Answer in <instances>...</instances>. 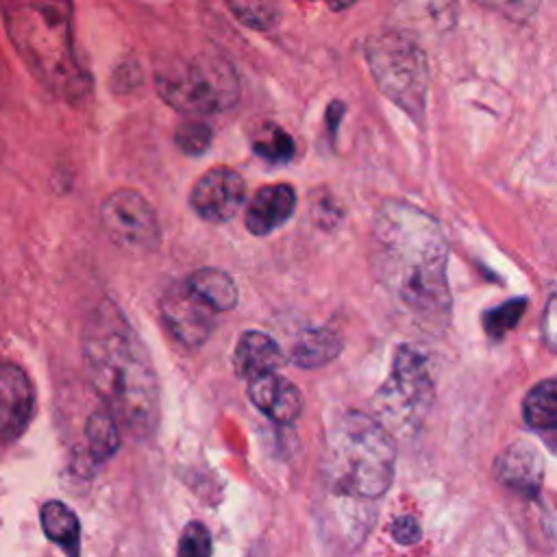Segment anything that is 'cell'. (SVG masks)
Wrapping results in <instances>:
<instances>
[{
    "label": "cell",
    "instance_id": "7",
    "mask_svg": "<svg viewBox=\"0 0 557 557\" xmlns=\"http://www.w3.org/2000/svg\"><path fill=\"white\" fill-rule=\"evenodd\" d=\"M435 396V385L424 357L411 348L400 346L396 350L392 372L379 387L370 413L394 437L409 435L420 429Z\"/></svg>",
    "mask_w": 557,
    "mask_h": 557
},
{
    "label": "cell",
    "instance_id": "21",
    "mask_svg": "<svg viewBox=\"0 0 557 557\" xmlns=\"http://www.w3.org/2000/svg\"><path fill=\"white\" fill-rule=\"evenodd\" d=\"M252 150L263 161L283 165L294 159L296 144H294V137L285 128L268 124V126H261L259 133L252 137Z\"/></svg>",
    "mask_w": 557,
    "mask_h": 557
},
{
    "label": "cell",
    "instance_id": "15",
    "mask_svg": "<svg viewBox=\"0 0 557 557\" xmlns=\"http://www.w3.org/2000/svg\"><path fill=\"white\" fill-rule=\"evenodd\" d=\"M235 372L239 379L252 381L255 376L276 372L285 359L278 344L261 331H246L235 346Z\"/></svg>",
    "mask_w": 557,
    "mask_h": 557
},
{
    "label": "cell",
    "instance_id": "28",
    "mask_svg": "<svg viewBox=\"0 0 557 557\" xmlns=\"http://www.w3.org/2000/svg\"><path fill=\"white\" fill-rule=\"evenodd\" d=\"M344 111H346V107H344V102H339V100H333V102L326 107V131H329L331 139H333L335 133H337V126H339V120L344 117Z\"/></svg>",
    "mask_w": 557,
    "mask_h": 557
},
{
    "label": "cell",
    "instance_id": "18",
    "mask_svg": "<svg viewBox=\"0 0 557 557\" xmlns=\"http://www.w3.org/2000/svg\"><path fill=\"white\" fill-rule=\"evenodd\" d=\"M342 335L333 326H315L307 329L296 346H294V361L300 368H320L329 361H333L342 352Z\"/></svg>",
    "mask_w": 557,
    "mask_h": 557
},
{
    "label": "cell",
    "instance_id": "22",
    "mask_svg": "<svg viewBox=\"0 0 557 557\" xmlns=\"http://www.w3.org/2000/svg\"><path fill=\"white\" fill-rule=\"evenodd\" d=\"M224 2L239 24L259 33L272 30L281 20L276 0H224Z\"/></svg>",
    "mask_w": 557,
    "mask_h": 557
},
{
    "label": "cell",
    "instance_id": "16",
    "mask_svg": "<svg viewBox=\"0 0 557 557\" xmlns=\"http://www.w3.org/2000/svg\"><path fill=\"white\" fill-rule=\"evenodd\" d=\"M187 287L215 313L237 305V285L233 276L220 268H200L187 276Z\"/></svg>",
    "mask_w": 557,
    "mask_h": 557
},
{
    "label": "cell",
    "instance_id": "29",
    "mask_svg": "<svg viewBox=\"0 0 557 557\" xmlns=\"http://www.w3.org/2000/svg\"><path fill=\"white\" fill-rule=\"evenodd\" d=\"M326 2H329V7H331L333 11H344V9L352 7V4L359 2V0H326Z\"/></svg>",
    "mask_w": 557,
    "mask_h": 557
},
{
    "label": "cell",
    "instance_id": "13",
    "mask_svg": "<svg viewBox=\"0 0 557 557\" xmlns=\"http://www.w3.org/2000/svg\"><path fill=\"white\" fill-rule=\"evenodd\" d=\"M248 396L252 405L276 424H292L302 411L300 389L276 372L248 381Z\"/></svg>",
    "mask_w": 557,
    "mask_h": 557
},
{
    "label": "cell",
    "instance_id": "3",
    "mask_svg": "<svg viewBox=\"0 0 557 557\" xmlns=\"http://www.w3.org/2000/svg\"><path fill=\"white\" fill-rule=\"evenodd\" d=\"M74 9L70 0H7L4 28L30 76L65 102L83 100L91 76L74 48Z\"/></svg>",
    "mask_w": 557,
    "mask_h": 557
},
{
    "label": "cell",
    "instance_id": "5",
    "mask_svg": "<svg viewBox=\"0 0 557 557\" xmlns=\"http://www.w3.org/2000/svg\"><path fill=\"white\" fill-rule=\"evenodd\" d=\"M154 85L159 96L187 117L226 111L239 96L233 65L218 54H163L154 61Z\"/></svg>",
    "mask_w": 557,
    "mask_h": 557
},
{
    "label": "cell",
    "instance_id": "6",
    "mask_svg": "<svg viewBox=\"0 0 557 557\" xmlns=\"http://www.w3.org/2000/svg\"><path fill=\"white\" fill-rule=\"evenodd\" d=\"M366 61L383 96L400 107L416 124L426 113L429 65L424 50L413 35L400 30H381L368 37Z\"/></svg>",
    "mask_w": 557,
    "mask_h": 557
},
{
    "label": "cell",
    "instance_id": "2",
    "mask_svg": "<svg viewBox=\"0 0 557 557\" xmlns=\"http://www.w3.org/2000/svg\"><path fill=\"white\" fill-rule=\"evenodd\" d=\"M83 359L91 385L135 437H150L159 426V381L152 359L124 311L102 300L83 331Z\"/></svg>",
    "mask_w": 557,
    "mask_h": 557
},
{
    "label": "cell",
    "instance_id": "25",
    "mask_svg": "<svg viewBox=\"0 0 557 557\" xmlns=\"http://www.w3.org/2000/svg\"><path fill=\"white\" fill-rule=\"evenodd\" d=\"M178 557H211V535L202 522L194 520L183 529L178 540Z\"/></svg>",
    "mask_w": 557,
    "mask_h": 557
},
{
    "label": "cell",
    "instance_id": "17",
    "mask_svg": "<svg viewBox=\"0 0 557 557\" xmlns=\"http://www.w3.org/2000/svg\"><path fill=\"white\" fill-rule=\"evenodd\" d=\"M46 537L59 544L67 557H81V522L76 513L61 500L44 503L39 511Z\"/></svg>",
    "mask_w": 557,
    "mask_h": 557
},
{
    "label": "cell",
    "instance_id": "20",
    "mask_svg": "<svg viewBox=\"0 0 557 557\" xmlns=\"http://www.w3.org/2000/svg\"><path fill=\"white\" fill-rule=\"evenodd\" d=\"M85 437H87L89 455L96 461H107L109 457H113L117 453V448H120V429H117V422H115L113 413L107 407L94 411L87 418Z\"/></svg>",
    "mask_w": 557,
    "mask_h": 557
},
{
    "label": "cell",
    "instance_id": "24",
    "mask_svg": "<svg viewBox=\"0 0 557 557\" xmlns=\"http://www.w3.org/2000/svg\"><path fill=\"white\" fill-rule=\"evenodd\" d=\"M211 137H213V133H211L209 124L202 122L200 117H187L174 131V144L185 154H191V157L207 152L211 146Z\"/></svg>",
    "mask_w": 557,
    "mask_h": 557
},
{
    "label": "cell",
    "instance_id": "19",
    "mask_svg": "<svg viewBox=\"0 0 557 557\" xmlns=\"http://www.w3.org/2000/svg\"><path fill=\"white\" fill-rule=\"evenodd\" d=\"M522 416L529 426L540 431L557 426V383L553 376L531 387L522 403Z\"/></svg>",
    "mask_w": 557,
    "mask_h": 557
},
{
    "label": "cell",
    "instance_id": "10",
    "mask_svg": "<svg viewBox=\"0 0 557 557\" xmlns=\"http://www.w3.org/2000/svg\"><path fill=\"white\" fill-rule=\"evenodd\" d=\"M159 309L172 335L187 346L205 344L215 326V311H211L187 287V283H174L172 287H168L159 302Z\"/></svg>",
    "mask_w": 557,
    "mask_h": 557
},
{
    "label": "cell",
    "instance_id": "12",
    "mask_svg": "<svg viewBox=\"0 0 557 557\" xmlns=\"http://www.w3.org/2000/svg\"><path fill=\"white\" fill-rule=\"evenodd\" d=\"M494 476L516 496L535 498L542 490L544 479V461L540 450L529 442L509 444L496 457Z\"/></svg>",
    "mask_w": 557,
    "mask_h": 557
},
{
    "label": "cell",
    "instance_id": "23",
    "mask_svg": "<svg viewBox=\"0 0 557 557\" xmlns=\"http://www.w3.org/2000/svg\"><path fill=\"white\" fill-rule=\"evenodd\" d=\"M527 309V298H511L490 311L483 313V329L492 339H500L507 331H511Z\"/></svg>",
    "mask_w": 557,
    "mask_h": 557
},
{
    "label": "cell",
    "instance_id": "11",
    "mask_svg": "<svg viewBox=\"0 0 557 557\" xmlns=\"http://www.w3.org/2000/svg\"><path fill=\"white\" fill-rule=\"evenodd\" d=\"M35 409V389L28 374L15 363H0V446L15 442L28 426Z\"/></svg>",
    "mask_w": 557,
    "mask_h": 557
},
{
    "label": "cell",
    "instance_id": "9",
    "mask_svg": "<svg viewBox=\"0 0 557 557\" xmlns=\"http://www.w3.org/2000/svg\"><path fill=\"white\" fill-rule=\"evenodd\" d=\"M246 200V183L233 168L207 170L189 191L191 209L211 224L233 220Z\"/></svg>",
    "mask_w": 557,
    "mask_h": 557
},
{
    "label": "cell",
    "instance_id": "4",
    "mask_svg": "<svg viewBox=\"0 0 557 557\" xmlns=\"http://www.w3.org/2000/svg\"><path fill=\"white\" fill-rule=\"evenodd\" d=\"M396 468V437L370 413L346 411L329 431L324 474L329 485L346 496L379 498Z\"/></svg>",
    "mask_w": 557,
    "mask_h": 557
},
{
    "label": "cell",
    "instance_id": "26",
    "mask_svg": "<svg viewBox=\"0 0 557 557\" xmlns=\"http://www.w3.org/2000/svg\"><path fill=\"white\" fill-rule=\"evenodd\" d=\"M479 2L492 7L494 11L503 13L505 17H511V20H527L540 7V0H479Z\"/></svg>",
    "mask_w": 557,
    "mask_h": 557
},
{
    "label": "cell",
    "instance_id": "27",
    "mask_svg": "<svg viewBox=\"0 0 557 557\" xmlns=\"http://www.w3.org/2000/svg\"><path fill=\"white\" fill-rule=\"evenodd\" d=\"M389 531H392V537H394L398 544H403V546H413V544H418L420 537H422L418 518H416V516H409V513H407V516H398V518L392 522Z\"/></svg>",
    "mask_w": 557,
    "mask_h": 557
},
{
    "label": "cell",
    "instance_id": "8",
    "mask_svg": "<svg viewBox=\"0 0 557 557\" xmlns=\"http://www.w3.org/2000/svg\"><path fill=\"white\" fill-rule=\"evenodd\" d=\"M100 224L109 239L131 255L152 252L161 239L154 209L135 189L109 194L100 207Z\"/></svg>",
    "mask_w": 557,
    "mask_h": 557
},
{
    "label": "cell",
    "instance_id": "1",
    "mask_svg": "<svg viewBox=\"0 0 557 557\" xmlns=\"http://www.w3.org/2000/svg\"><path fill=\"white\" fill-rule=\"evenodd\" d=\"M372 263L383 287L416 324L431 333L448 326V242L431 213L405 200H385L372 222Z\"/></svg>",
    "mask_w": 557,
    "mask_h": 557
},
{
    "label": "cell",
    "instance_id": "14",
    "mask_svg": "<svg viewBox=\"0 0 557 557\" xmlns=\"http://www.w3.org/2000/svg\"><path fill=\"white\" fill-rule=\"evenodd\" d=\"M296 209V191L287 183H272L257 189L246 207V228L252 235H270L283 226Z\"/></svg>",
    "mask_w": 557,
    "mask_h": 557
}]
</instances>
